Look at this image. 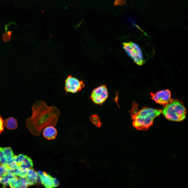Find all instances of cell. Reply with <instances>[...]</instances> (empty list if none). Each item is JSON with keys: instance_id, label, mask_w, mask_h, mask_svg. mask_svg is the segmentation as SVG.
<instances>
[{"instance_id": "cell-1", "label": "cell", "mask_w": 188, "mask_h": 188, "mask_svg": "<svg viewBox=\"0 0 188 188\" xmlns=\"http://www.w3.org/2000/svg\"><path fill=\"white\" fill-rule=\"evenodd\" d=\"M31 116L28 118L26 123L30 132L39 136L45 127L56 126L60 115L58 109L54 105L48 106L43 101L35 102L31 108Z\"/></svg>"}, {"instance_id": "cell-8", "label": "cell", "mask_w": 188, "mask_h": 188, "mask_svg": "<svg viewBox=\"0 0 188 188\" xmlns=\"http://www.w3.org/2000/svg\"><path fill=\"white\" fill-rule=\"evenodd\" d=\"M42 184L47 188L54 187V179L49 174L45 172L38 171L37 172Z\"/></svg>"}, {"instance_id": "cell-5", "label": "cell", "mask_w": 188, "mask_h": 188, "mask_svg": "<svg viewBox=\"0 0 188 188\" xmlns=\"http://www.w3.org/2000/svg\"><path fill=\"white\" fill-rule=\"evenodd\" d=\"M84 82L72 75L68 76L65 81L64 89L66 93H76L85 87Z\"/></svg>"}, {"instance_id": "cell-16", "label": "cell", "mask_w": 188, "mask_h": 188, "mask_svg": "<svg viewBox=\"0 0 188 188\" xmlns=\"http://www.w3.org/2000/svg\"><path fill=\"white\" fill-rule=\"evenodd\" d=\"M9 171L7 166L0 164V178L6 175Z\"/></svg>"}, {"instance_id": "cell-6", "label": "cell", "mask_w": 188, "mask_h": 188, "mask_svg": "<svg viewBox=\"0 0 188 188\" xmlns=\"http://www.w3.org/2000/svg\"><path fill=\"white\" fill-rule=\"evenodd\" d=\"M108 96L107 89L105 85L95 89L92 91L90 98L95 103L102 104L106 100Z\"/></svg>"}, {"instance_id": "cell-4", "label": "cell", "mask_w": 188, "mask_h": 188, "mask_svg": "<svg viewBox=\"0 0 188 188\" xmlns=\"http://www.w3.org/2000/svg\"><path fill=\"white\" fill-rule=\"evenodd\" d=\"M123 48L128 55L138 65L141 66L144 62L141 50L139 47L132 42L124 43Z\"/></svg>"}, {"instance_id": "cell-13", "label": "cell", "mask_w": 188, "mask_h": 188, "mask_svg": "<svg viewBox=\"0 0 188 188\" xmlns=\"http://www.w3.org/2000/svg\"><path fill=\"white\" fill-rule=\"evenodd\" d=\"M17 177L14 175L9 170L6 175L0 178V184L2 185L3 187H6L9 185L11 181Z\"/></svg>"}, {"instance_id": "cell-3", "label": "cell", "mask_w": 188, "mask_h": 188, "mask_svg": "<svg viewBox=\"0 0 188 188\" xmlns=\"http://www.w3.org/2000/svg\"><path fill=\"white\" fill-rule=\"evenodd\" d=\"M162 113L168 120L179 122L185 119L186 112L181 101L178 99L171 98L168 103L163 105Z\"/></svg>"}, {"instance_id": "cell-11", "label": "cell", "mask_w": 188, "mask_h": 188, "mask_svg": "<svg viewBox=\"0 0 188 188\" xmlns=\"http://www.w3.org/2000/svg\"><path fill=\"white\" fill-rule=\"evenodd\" d=\"M4 125L8 129L11 130H15L18 126L17 119L13 117H10L5 120Z\"/></svg>"}, {"instance_id": "cell-7", "label": "cell", "mask_w": 188, "mask_h": 188, "mask_svg": "<svg viewBox=\"0 0 188 188\" xmlns=\"http://www.w3.org/2000/svg\"><path fill=\"white\" fill-rule=\"evenodd\" d=\"M151 98L157 103L163 105L167 104L171 98V93L168 89L163 90L155 93H150Z\"/></svg>"}, {"instance_id": "cell-21", "label": "cell", "mask_w": 188, "mask_h": 188, "mask_svg": "<svg viewBox=\"0 0 188 188\" xmlns=\"http://www.w3.org/2000/svg\"><path fill=\"white\" fill-rule=\"evenodd\" d=\"M125 0H115V5H122L125 3Z\"/></svg>"}, {"instance_id": "cell-14", "label": "cell", "mask_w": 188, "mask_h": 188, "mask_svg": "<svg viewBox=\"0 0 188 188\" xmlns=\"http://www.w3.org/2000/svg\"><path fill=\"white\" fill-rule=\"evenodd\" d=\"M19 166L24 169L33 168V161L30 157L25 155L23 160Z\"/></svg>"}, {"instance_id": "cell-2", "label": "cell", "mask_w": 188, "mask_h": 188, "mask_svg": "<svg viewBox=\"0 0 188 188\" xmlns=\"http://www.w3.org/2000/svg\"><path fill=\"white\" fill-rule=\"evenodd\" d=\"M138 104L133 102L131 112L133 126L139 131H147L152 126L154 119L162 113V110L146 107L139 110Z\"/></svg>"}, {"instance_id": "cell-17", "label": "cell", "mask_w": 188, "mask_h": 188, "mask_svg": "<svg viewBox=\"0 0 188 188\" xmlns=\"http://www.w3.org/2000/svg\"><path fill=\"white\" fill-rule=\"evenodd\" d=\"M0 163L6 166L7 165L6 157L1 147H0Z\"/></svg>"}, {"instance_id": "cell-19", "label": "cell", "mask_w": 188, "mask_h": 188, "mask_svg": "<svg viewBox=\"0 0 188 188\" xmlns=\"http://www.w3.org/2000/svg\"><path fill=\"white\" fill-rule=\"evenodd\" d=\"M12 34V32L9 31L6 32L2 35L3 39L4 42L9 41L11 38Z\"/></svg>"}, {"instance_id": "cell-18", "label": "cell", "mask_w": 188, "mask_h": 188, "mask_svg": "<svg viewBox=\"0 0 188 188\" xmlns=\"http://www.w3.org/2000/svg\"><path fill=\"white\" fill-rule=\"evenodd\" d=\"M25 155L20 154L17 155L15 156L14 160L15 162L19 166L22 161L23 160Z\"/></svg>"}, {"instance_id": "cell-15", "label": "cell", "mask_w": 188, "mask_h": 188, "mask_svg": "<svg viewBox=\"0 0 188 188\" xmlns=\"http://www.w3.org/2000/svg\"><path fill=\"white\" fill-rule=\"evenodd\" d=\"M90 119L92 122L97 127H100L102 125L100 119L96 115H93L90 117Z\"/></svg>"}, {"instance_id": "cell-12", "label": "cell", "mask_w": 188, "mask_h": 188, "mask_svg": "<svg viewBox=\"0 0 188 188\" xmlns=\"http://www.w3.org/2000/svg\"><path fill=\"white\" fill-rule=\"evenodd\" d=\"M1 148L7 158V166L15 162L14 158L15 155L14 154L12 149L8 147H1Z\"/></svg>"}, {"instance_id": "cell-10", "label": "cell", "mask_w": 188, "mask_h": 188, "mask_svg": "<svg viewBox=\"0 0 188 188\" xmlns=\"http://www.w3.org/2000/svg\"><path fill=\"white\" fill-rule=\"evenodd\" d=\"M38 176L37 172L35 171L33 168L27 169V174L26 178L31 185L37 183L38 179Z\"/></svg>"}, {"instance_id": "cell-9", "label": "cell", "mask_w": 188, "mask_h": 188, "mask_svg": "<svg viewBox=\"0 0 188 188\" xmlns=\"http://www.w3.org/2000/svg\"><path fill=\"white\" fill-rule=\"evenodd\" d=\"M43 134L45 139L49 140H53L57 136V131L54 126H48L44 128Z\"/></svg>"}, {"instance_id": "cell-20", "label": "cell", "mask_w": 188, "mask_h": 188, "mask_svg": "<svg viewBox=\"0 0 188 188\" xmlns=\"http://www.w3.org/2000/svg\"><path fill=\"white\" fill-rule=\"evenodd\" d=\"M4 120L3 118L0 115V134L4 131Z\"/></svg>"}]
</instances>
